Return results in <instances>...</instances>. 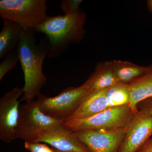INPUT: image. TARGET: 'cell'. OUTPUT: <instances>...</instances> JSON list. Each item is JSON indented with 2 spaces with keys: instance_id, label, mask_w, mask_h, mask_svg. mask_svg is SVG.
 <instances>
[{
  "instance_id": "1",
  "label": "cell",
  "mask_w": 152,
  "mask_h": 152,
  "mask_svg": "<svg viewBox=\"0 0 152 152\" xmlns=\"http://www.w3.org/2000/svg\"><path fill=\"white\" fill-rule=\"evenodd\" d=\"M36 33L35 29L24 31L17 48L24 75V86L22 88L23 94L20 102L34 100L47 83L43 66L48 53V41L43 38L37 43Z\"/></svg>"
},
{
  "instance_id": "2",
  "label": "cell",
  "mask_w": 152,
  "mask_h": 152,
  "mask_svg": "<svg viewBox=\"0 0 152 152\" xmlns=\"http://www.w3.org/2000/svg\"><path fill=\"white\" fill-rule=\"evenodd\" d=\"M85 20L84 15L79 10L68 15L48 16L45 22L35 29L36 32L43 33L47 36L49 43L48 57L60 56L70 45L80 40L83 35Z\"/></svg>"
},
{
  "instance_id": "3",
  "label": "cell",
  "mask_w": 152,
  "mask_h": 152,
  "mask_svg": "<svg viewBox=\"0 0 152 152\" xmlns=\"http://www.w3.org/2000/svg\"><path fill=\"white\" fill-rule=\"evenodd\" d=\"M91 91L85 83L78 87H69L53 97L40 93L37 101L44 113L63 123L72 116Z\"/></svg>"
},
{
  "instance_id": "4",
  "label": "cell",
  "mask_w": 152,
  "mask_h": 152,
  "mask_svg": "<svg viewBox=\"0 0 152 152\" xmlns=\"http://www.w3.org/2000/svg\"><path fill=\"white\" fill-rule=\"evenodd\" d=\"M46 0H1L0 17L23 29H35L48 18Z\"/></svg>"
},
{
  "instance_id": "5",
  "label": "cell",
  "mask_w": 152,
  "mask_h": 152,
  "mask_svg": "<svg viewBox=\"0 0 152 152\" xmlns=\"http://www.w3.org/2000/svg\"><path fill=\"white\" fill-rule=\"evenodd\" d=\"M63 123L44 113L37 100L21 104L17 128V138L25 142H37L41 136Z\"/></svg>"
},
{
  "instance_id": "6",
  "label": "cell",
  "mask_w": 152,
  "mask_h": 152,
  "mask_svg": "<svg viewBox=\"0 0 152 152\" xmlns=\"http://www.w3.org/2000/svg\"><path fill=\"white\" fill-rule=\"evenodd\" d=\"M134 114L129 105L113 107L89 118L67 120L63 126L72 132L124 128Z\"/></svg>"
},
{
  "instance_id": "7",
  "label": "cell",
  "mask_w": 152,
  "mask_h": 152,
  "mask_svg": "<svg viewBox=\"0 0 152 152\" xmlns=\"http://www.w3.org/2000/svg\"><path fill=\"white\" fill-rule=\"evenodd\" d=\"M23 94L22 89L14 88L4 94L0 99V140L10 143L17 138L20 115L19 98Z\"/></svg>"
},
{
  "instance_id": "8",
  "label": "cell",
  "mask_w": 152,
  "mask_h": 152,
  "mask_svg": "<svg viewBox=\"0 0 152 152\" xmlns=\"http://www.w3.org/2000/svg\"><path fill=\"white\" fill-rule=\"evenodd\" d=\"M126 127L74 132L92 152H118L126 135Z\"/></svg>"
},
{
  "instance_id": "9",
  "label": "cell",
  "mask_w": 152,
  "mask_h": 152,
  "mask_svg": "<svg viewBox=\"0 0 152 152\" xmlns=\"http://www.w3.org/2000/svg\"><path fill=\"white\" fill-rule=\"evenodd\" d=\"M124 139L118 152H136L152 136V115L138 111L126 126Z\"/></svg>"
},
{
  "instance_id": "10",
  "label": "cell",
  "mask_w": 152,
  "mask_h": 152,
  "mask_svg": "<svg viewBox=\"0 0 152 152\" xmlns=\"http://www.w3.org/2000/svg\"><path fill=\"white\" fill-rule=\"evenodd\" d=\"M37 142L49 144L61 152H92L76 137L74 132L63 125L41 136Z\"/></svg>"
},
{
  "instance_id": "11",
  "label": "cell",
  "mask_w": 152,
  "mask_h": 152,
  "mask_svg": "<svg viewBox=\"0 0 152 152\" xmlns=\"http://www.w3.org/2000/svg\"><path fill=\"white\" fill-rule=\"evenodd\" d=\"M109 108L107 89L93 91L69 119L89 118Z\"/></svg>"
},
{
  "instance_id": "12",
  "label": "cell",
  "mask_w": 152,
  "mask_h": 152,
  "mask_svg": "<svg viewBox=\"0 0 152 152\" xmlns=\"http://www.w3.org/2000/svg\"><path fill=\"white\" fill-rule=\"evenodd\" d=\"M25 30L15 22L4 20L0 32V58H5L18 48Z\"/></svg>"
},
{
  "instance_id": "13",
  "label": "cell",
  "mask_w": 152,
  "mask_h": 152,
  "mask_svg": "<svg viewBox=\"0 0 152 152\" xmlns=\"http://www.w3.org/2000/svg\"><path fill=\"white\" fill-rule=\"evenodd\" d=\"M129 106L134 114L138 111L137 106L142 101L152 97V70L129 84Z\"/></svg>"
},
{
  "instance_id": "14",
  "label": "cell",
  "mask_w": 152,
  "mask_h": 152,
  "mask_svg": "<svg viewBox=\"0 0 152 152\" xmlns=\"http://www.w3.org/2000/svg\"><path fill=\"white\" fill-rule=\"evenodd\" d=\"M119 82L112 61L99 64L95 71L85 82L93 91L106 89Z\"/></svg>"
},
{
  "instance_id": "15",
  "label": "cell",
  "mask_w": 152,
  "mask_h": 152,
  "mask_svg": "<svg viewBox=\"0 0 152 152\" xmlns=\"http://www.w3.org/2000/svg\"><path fill=\"white\" fill-rule=\"evenodd\" d=\"M112 62L118 80L127 84L152 70V66H142L121 60H114Z\"/></svg>"
},
{
  "instance_id": "16",
  "label": "cell",
  "mask_w": 152,
  "mask_h": 152,
  "mask_svg": "<svg viewBox=\"0 0 152 152\" xmlns=\"http://www.w3.org/2000/svg\"><path fill=\"white\" fill-rule=\"evenodd\" d=\"M110 107L129 104L130 91L129 84L119 81L107 89Z\"/></svg>"
},
{
  "instance_id": "17",
  "label": "cell",
  "mask_w": 152,
  "mask_h": 152,
  "mask_svg": "<svg viewBox=\"0 0 152 152\" xmlns=\"http://www.w3.org/2000/svg\"><path fill=\"white\" fill-rule=\"evenodd\" d=\"M19 61H20V56L18 49L5 57L0 64V80L1 81L6 74L16 66Z\"/></svg>"
},
{
  "instance_id": "18",
  "label": "cell",
  "mask_w": 152,
  "mask_h": 152,
  "mask_svg": "<svg viewBox=\"0 0 152 152\" xmlns=\"http://www.w3.org/2000/svg\"><path fill=\"white\" fill-rule=\"evenodd\" d=\"M82 0H63L61 4V7L64 15H72L78 12Z\"/></svg>"
},
{
  "instance_id": "19",
  "label": "cell",
  "mask_w": 152,
  "mask_h": 152,
  "mask_svg": "<svg viewBox=\"0 0 152 152\" xmlns=\"http://www.w3.org/2000/svg\"><path fill=\"white\" fill-rule=\"evenodd\" d=\"M25 148L30 152H55L53 148L42 142H25Z\"/></svg>"
},
{
  "instance_id": "20",
  "label": "cell",
  "mask_w": 152,
  "mask_h": 152,
  "mask_svg": "<svg viewBox=\"0 0 152 152\" xmlns=\"http://www.w3.org/2000/svg\"><path fill=\"white\" fill-rule=\"evenodd\" d=\"M138 110L152 115V97L140 102L137 106Z\"/></svg>"
},
{
  "instance_id": "21",
  "label": "cell",
  "mask_w": 152,
  "mask_h": 152,
  "mask_svg": "<svg viewBox=\"0 0 152 152\" xmlns=\"http://www.w3.org/2000/svg\"><path fill=\"white\" fill-rule=\"evenodd\" d=\"M137 152H152V137L140 148Z\"/></svg>"
},
{
  "instance_id": "22",
  "label": "cell",
  "mask_w": 152,
  "mask_h": 152,
  "mask_svg": "<svg viewBox=\"0 0 152 152\" xmlns=\"http://www.w3.org/2000/svg\"><path fill=\"white\" fill-rule=\"evenodd\" d=\"M147 3L148 9L150 12L152 13V0L147 1Z\"/></svg>"
},
{
  "instance_id": "23",
  "label": "cell",
  "mask_w": 152,
  "mask_h": 152,
  "mask_svg": "<svg viewBox=\"0 0 152 152\" xmlns=\"http://www.w3.org/2000/svg\"><path fill=\"white\" fill-rule=\"evenodd\" d=\"M53 148V149L54 151L55 152H61L59 151H58V150L56 149L53 148Z\"/></svg>"
}]
</instances>
